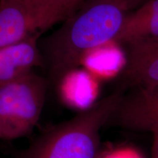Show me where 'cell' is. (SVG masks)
<instances>
[{
	"label": "cell",
	"instance_id": "6da1fadb",
	"mask_svg": "<svg viewBox=\"0 0 158 158\" xmlns=\"http://www.w3.org/2000/svg\"><path fill=\"white\" fill-rule=\"evenodd\" d=\"M142 0H86L62 25L41 41L44 66L59 81L94 48L115 41L130 10Z\"/></svg>",
	"mask_w": 158,
	"mask_h": 158
},
{
	"label": "cell",
	"instance_id": "7a4b0ae2",
	"mask_svg": "<svg viewBox=\"0 0 158 158\" xmlns=\"http://www.w3.org/2000/svg\"><path fill=\"white\" fill-rule=\"evenodd\" d=\"M125 91L118 87L73 118L51 126L18 151L17 158H101L100 132Z\"/></svg>",
	"mask_w": 158,
	"mask_h": 158
},
{
	"label": "cell",
	"instance_id": "3957f363",
	"mask_svg": "<svg viewBox=\"0 0 158 158\" xmlns=\"http://www.w3.org/2000/svg\"><path fill=\"white\" fill-rule=\"evenodd\" d=\"M47 89V81L35 71L0 85V140L31 134L42 114Z\"/></svg>",
	"mask_w": 158,
	"mask_h": 158
},
{
	"label": "cell",
	"instance_id": "277c9868",
	"mask_svg": "<svg viewBox=\"0 0 158 158\" xmlns=\"http://www.w3.org/2000/svg\"><path fill=\"white\" fill-rule=\"evenodd\" d=\"M59 22L51 0H0V47L42 35Z\"/></svg>",
	"mask_w": 158,
	"mask_h": 158
},
{
	"label": "cell",
	"instance_id": "5b68a950",
	"mask_svg": "<svg viewBox=\"0 0 158 158\" xmlns=\"http://www.w3.org/2000/svg\"><path fill=\"white\" fill-rule=\"evenodd\" d=\"M124 92L106 126L138 133H158V85Z\"/></svg>",
	"mask_w": 158,
	"mask_h": 158
},
{
	"label": "cell",
	"instance_id": "8992f818",
	"mask_svg": "<svg viewBox=\"0 0 158 158\" xmlns=\"http://www.w3.org/2000/svg\"><path fill=\"white\" fill-rule=\"evenodd\" d=\"M126 60L119 87H151L158 85V37L124 44Z\"/></svg>",
	"mask_w": 158,
	"mask_h": 158
},
{
	"label": "cell",
	"instance_id": "52a82bcc",
	"mask_svg": "<svg viewBox=\"0 0 158 158\" xmlns=\"http://www.w3.org/2000/svg\"><path fill=\"white\" fill-rule=\"evenodd\" d=\"M41 35L0 47V85L17 80L44 66Z\"/></svg>",
	"mask_w": 158,
	"mask_h": 158
},
{
	"label": "cell",
	"instance_id": "ba28073f",
	"mask_svg": "<svg viewBox=\"0 0 158 158\" xmlns=\"http://www.w3.org/2000/svg\"><path fill=\"white\" fill-rule=\"evenodd\" d=\"M158 37V0H147L126 18L114 42L124 45Z\"/></svg>",
	"mask_w": 158,
	"mask_h": 158
},
{
	"label": "cell",
	"instance_id": "9c48e42d",
	"mask_svg": "<svg viewBox=\"0 0 158 158\" xmlns=\"http://www.w3.org/2000/svg\"><path fill=\"white\" fill-rule=\"evenodd\" d=\"M64 21L70 16L86 0H51Z\"/></svg>",
	"mask_w": 158,
	"mask_h": 158
},
{
	"label": "cell",
	"instance_id": "30bf717a",
	"mask_svg": "<svg viewBox=\"0 0 158 158\" xmlns=\"http://www.w3.org/2000/svg\"><path fill=\"white\" fill-rule=\"evenodd\" d=\"M152 137L151 158H158V133L152 134Z\"/></svg>",
	"mask_w": 158,
	"mask_h": 158
},
{
	"label": "cell",
	"instance_id": "8fae6325",
	"mask_svg": "<svg viewBox=\"0 0 158 158\" xmlns=\"http://www.w3.org/2000/svg\"><path fill=\"white\" fill-rule=\"evenodd\" d=\"M101 158H134V157L123 155L122 154H113V155H109L106 156V157H101Z\"/></svg>",
	"mask_w": 158,
	"mask_h": 158
},
{
	"label": "cell",
	"instance_id": "7c38bea8",
	"mask_svg": "<svg viewBox=\"0 0 158 158\" xmlns=\"http://www.w3.org/2000/svg\"><path fill=\"white\" fill-rule=\"evenodd\" d=\"M143 1H144V0H143Z\"/></svg>",
	"mask_w": 158,
	"mask_h": 158
}]
</instances>
